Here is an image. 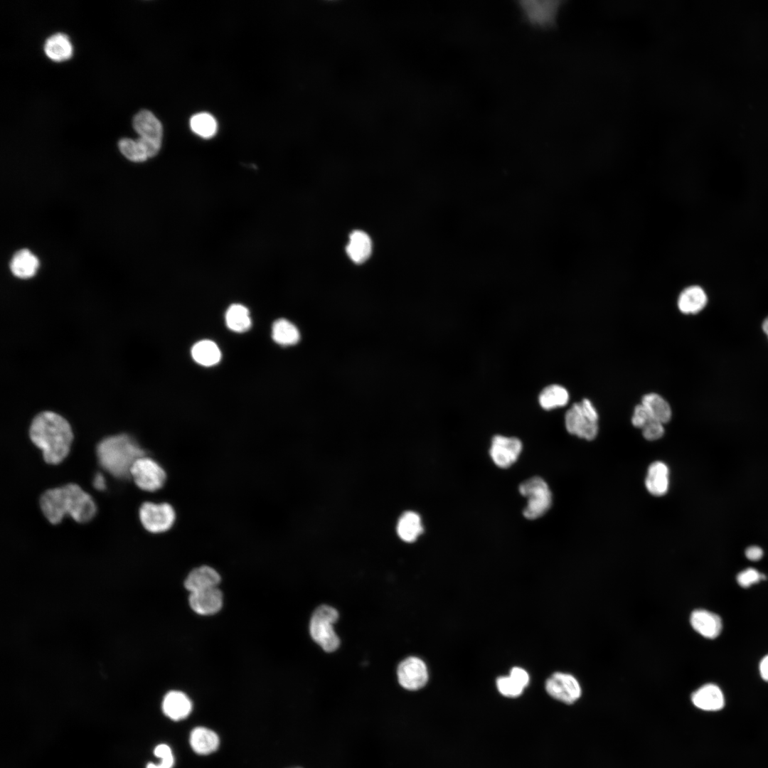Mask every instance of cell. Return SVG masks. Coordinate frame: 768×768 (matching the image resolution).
Returning <instances> with one entry per match:
<instances>
[{"mask_svg": "<svg viewBox=\"0 0 768 768\" xmlns=\"http://www.w3.org/2000/svg\"><path fill=\"white\" fill-rule=\"evenodd\" d=\"M498 691L504 696L516 698L520 695L524 688L510 676L499 677L496 681Z\"/></svg>", "mask_w": 768, "mask_h": 768, "instance_id": "cell-33", "label": "cell"}, {"mask_svg": "<svg viewBox=\"0 0 768 768\" xmlns=\"http://www.w3.org/2000/svg\"><path fill=\"white\" fill-rule=\"evenodd\" d=\"M292 768H303V767H292Z\"/></svg>", "mask_w": 768, "mask_h": 768, "instance_id": "cell-43", "label": "cell"}, {"mask_svg": "<svg viewBox=\"0 0 768 768\" xmlns=\"http://www.w3.org/2000/svg\"><path fill=\"white\" fill-rule=\"evenodd\" d=\"M191 354L196 363L205 367L218 364L222 356L218 346L209 339L201 340L194 343Z\"/></svg>", "mask_w": 768, "mask_h": 768, "instance_id": "cell-25", "label": "cell"}, {"mask_svg": "<svg viewBox=\"0 0 768 768\" xmlns=\"http://www.w3.org/2000/svg\"><path fill=\"white\" fill-rule=\"evenodd\" d=\"M693 705L699 709L707 711H715L722 709L725 699L720 688L713 683L705 684L691 695Z\"/></svg>", "mask_w": 768, "mask_h": 768, "instance_id": "cell-18", "label": "cell"}, {"mask_svg": "<svg viewBox=\"0 0 768 768\" xmlns=\"http://www.w3.org/2000/svg\"><path fill=\"white\" fill-rule=\"evenodd\" d=\"M690 622L698 633L708 639L718 636L722 627L720 617L705 609L694 610L691 613Z\"/></svg>", "mask_w": 768, "mask_h": 768, "instance_id": "cell-14", "label": "cell"}, {"mask_svg": "<svg viewBox=\"0 0 768 768\" xmlns=\"http://www.w3.org/2000/svg\"><path fill=\"white\" fill-rule=\"evenodd\" d=\"M669 483L668 466L663 462H653L648 468L645 479L647 491L654 496H663L667 493Z\"/></svg>", "mask_w": 768, "mask_h": 768, "instance_id": "cell-19", "label": "cell"}, {"mask_svg": "<svg viewBox=\"0 0 768 768\" xmlns=\"http://www.w3.org/2000/svg\"><path fill=\"white\" fill-rule=\"evenodd\" d=\"M31 442L41 450L46 464L58 465L69 455L74 439L66 419L53 411H43L31 420L28 429Z\"/></svg>", "mask_w": 768, "mask_h": 768, "instance_id": "cell-2", "label": "cell"}, {"mask_svg": "<svg viewBox=\"0 0 768 768\" xmlns=\"http://www.w3.org/2000/svg\"><path fill=\"white\" fill-rule=\"evenodd\" d=\"M745 555L749 560L757 561L762 558L763 550L758 546H750L746 549Z\"/></svg>", "mask_w": 768, "mask_h": 768, "instance_id": "cell-40", "label": "cell"}, {"mask_svg": "<svg viewBox=\"0 0 768 768\" xmlns=\"http://www.w3.org/2000/svg\"><path fill=\"white\" fill-rule=\"evenodd\" d=\"M509 676L512 677L516 682H518L524 688L528 686L529 683V675L523 668L520 667H513L510 672Z\"/></svg>", "mask_w": 768, "mask_h": 768, "instance_id": "cell-38", "label": "cell"}, {"mask_svg": "<svg viewBox=\"0 0 768 768\" xmlns=\"http://www.w3.org/2000/svg\"><path fill=\"white\" fill-rule=\"evenodd\" d=\"M338 619L337 610L328 605L319 607L311 618V636L326 652H333L339 646L340 640L333 627Z\"/></svg>", "mask_w": 768, "mask_h": 768, "instance_id": "cell-6", "label": "cell"}, {"mask_svg": "<svg viewBox=\"0 0 768 768\" xmlns=\"http://www.w3.org/2000/svg\"><path fill=\"white\" fill-rule=\"evenodd\" d=\"M423 530L420 516L413 511L404 513L398 523V534L402 540L407 543L415 541Z\"/></svg>", "mask_w": 768, "mask_h": 768, "instance_id": "cell-27", "label": "cell"}, {"mask_svg": "<svg viewBox=\"0 0 768 768\" xmlns=\"http://www.w3.org/2000/svg\"><path fill=\"white\" fill-rule=\"evenodd\" d=\"M220 582V576L214 568L203 565L189 572L184 581V587L191 593L216 587Z\"/></svg>", "mask_w": 768, "mask_h": 768, "instance_id": "cell-16", "label": "cell"}, {"mask_svg": "<svg viewBox=\"0 0 768 768\" xmlns=\"http://www.w3.org/2000/svg\"><path fill=\"white\" fill-rule=\"evenodd\" d=\"M708 302L705 291L699 286L693 285L683 289L678 299L679 310L684 314H697L706 305Z\"/></svg>", "mask_w": 768, "mask_h": 768, "instance_id": "cell-21", "label": "cell"}, {"mask_svg": "<svg viewBox=\"0 0 768 768\" xmlns=\"http://www.w3.org/2000/svg\"><path fill=\"white\" fill-rule=\"evenodd\" d=\"M520 6L527 21L542 27L555 22L560 1H520Z\"/></svg>", "mask_w": 768, "mask_h": 768, "instance_id": "cell-12", "label": "cell"}, {"mask_svg": "<svg viewBox=\"0 0 768 768\" xmlns=\"http://www.w3.org/2000/svg\"><path fill=\"white\" fill-rule=\"evenodd\" d=\"M641 404L646 407L655 420L661 423L665 424L671 420V408L659 395L656 393L645 395L642 398Z\"/></svg>", "mask_w": 768, "mask_h": 768, "instance_id": "cell-30", "label": "cell"}, {"mask_svg": "<svg viewBox=\"0 0 768 768\" xmlns=\"http://www.w3.org/2000/svg\"><path fill=\"white\" fill-rule=\"evenodd\" d=\"M522 449L523 444L518 438L497 434L491 439L489 454L497 466L506 469L518 460Z\"/></svg>", "mask_w": 768, "mask_h": 768, "instance_id": "cell-9", "label": "cell"}, {"mask_svg": "<svg viewBox=\"0 0 768 768\" xmlns=\"http://www.w3.org/2000/svg\"><path fill=\"white\" fill-rule=\"evenodd\" d=\"M95 455L105 471L117 479L130 481L133 463L146 452L135 439L122 433L102 438L96 445Z\"/></svg>", "mask_w": 768, "mask_h": 768, "instance_id": "cell-3", "label": "cell"}, {"mask_svg": "<svg viewBox=\"0 0 768 768\" xmlns=\"http://www.w3.org/2000/svg\"><path fill=\"white\" fill-rule=\"evenodd\" d=\"M372 250L371 240L368 235L361 230H355L349 236L346 252L353 262L361 264L370 257Z\"/></svg>", "mask_w": 768, "mask_h": 768, "instance_id": "cell-24", "label": "cell"}, {"mask_svg": "<svg viewBox=\"0 0 768 768\" xmlns=\"http://www.w3.org/2000/svg\"><path fill=\"white\" fill-rule=\"evenodd\" d=\"M759 673L761 677L768 682V655L765 656L759 663Z\"/></svg>", "mask_w": 768, "mask_h": 768, "instance_id": "cell-41", "label": "cell"}, {"mask_svg": "<svg viewBox=\"0 0 768 768\" xmlns=\"http://www.w3.org/2000/svg\"><path fill=\"white\" fill-rule=\"evenodd\" d=\"M397 674L400 685L410 691L423 688L428 681L426 664L415 656L403 660L398 667Z\"/></svg>", "mask_w": 768, "mask_h": 768, "instance_id": "cell-11", "label": "cell"}, {"mask_svg": "<svg viewBox=\"0 0 768 768\" xmlns=\"http://www.w3.org/2000/svg\"><path fill=\"white\" fill-rule=\"evenodd\" d=\"M189 604L191 609L198 614H214L222 607L223 594L217 587L191 592L189 596Z\"/></svg>", "mask_w": 768, "mask_h": 768, "instance_id": "cell-13", "label": "cell"}, {"mask_svg": "<svg viewBox=\"0 0 768 768\" xmlns=\"http://www.w3.org/2000/svg\"><path fill=\"white\" fill-rule=\"evenodd\" d=\"M189 742L196 753L206 755L218 749L219 737L214 731L207 727H198L191 731Z\"/></svg>", "mask_w": 768, "mask_h": 768, "instance_id": "cell-22", "label": "cell"}, {"mask_svg": "<svg viewBox=\"0 0 768 768\" xmlns=\"http://www.w3.org/2000/svg\"><path fill=\"white\" fill-rule=\"evenodd\" d=\"M118 146L120 152L131 161L139 163L149 159L138 139L122 138L119 141Z\"/></svg>", "mask_w": 768, "mask_h": 768, "instance_id": "cell-32", "label": "cell"}, {"mask_svg": "<svg viewBox=\"0 0 768 768\" xmlns=\"http://www.w3.org/2000/svg\"><path fill=\"white\" fill-rule=\"evenodd\" d=\"M545 690L551 697L566 704L575 703L582 693L577 680L570 674L560 672L553 673L547 680Z\"/></svg>", "mask_w": 768, "mask_h": 768, "instance_id": "cell-10", "label": "cell"}, {"mask_svg": "<svg viewBox=\"0 0 768 768\" xmlns=\"http://www.w3.org/2000/svg\"><path fill=\"white\" fill-rule=\"evenodd\" d=\"M569 393L562 385L553 384L546 386L538 396L540 407L546 410L561 407L567 404Z\"/></svg>", "mask_w": 768, "mask_h": 768, "instance_id": "cell-29", "label": "cell"}, {"mask_svg": "<svg viewBox=\"0 0 768 768\" xmlns=\"http://www.w3.org/2000/svg\"><path fill=\"white\" fill-rule=\"evenodd\" d=\"M225 321L227 327L236 333H244L252 326L249 309L238 303L229 306L225 314Z\"/></svg>", "mask_w": 768, "mask_h": 768, "instance_id": "cell-26", "label": "cell"}, {"mask_svg": "<svg viewBox=\"0 0 768 768\" xmlns=\"http://www.w3.org/2000/svg\"><path fill=\"white\" fill-rule=\"evenodd\" d=\"M134 484L141 490L155 492L165 484L166 473L163 466L151 457L144 456L137 459L130 469Z\"/></svg>", "mask_w": 768, "mask_h": 768, "instance_id": "cell-8", "label": "cell"}, {"mask_svg": "<svg viewBox=\"0 0 768 768\" xmlns=\"http://www.w3.org/2000/svg\"><path fill=\"white\" fill-rule=\"evenodd\" d=\"M91 484L96 491H103L107 488L105 478L100 471H97L94 474Z\"/></svg>", "mask_w": 768, "mask_h": 768, "instance_id": "cell-39", "label": "cell"}, {"mask_svg": "<svg viewBox=\"0 0 768 768\" xmlns=\"http://www.w3.org/2000/svg\"><path fill=\"white\" fill-rule=\"evenodd\" d=\"M764 578V575L759 573L757 570L747 568L737 575V581L741 587H748Z\"/></svg>", "mask_w": 768, "mask_h": 768, "instance_id": "cell-36", "label": "cell"}, {"mask_svg": "<svg viewBox=\"0 0 768 768\" xmlns=\"http://www.w3.org/2000/svg\"><path fill=\"white\" fill-rule=\"evenodd\" d=\"M132 125L139 137L161 142L163 127L158 118L150 111H139L133 118Z\"/></svg>", "mask_w": 768, "mask_h": 768, "instance_id": "cell-15", "label": "cell"}, {"mask_svg": "<svg viewBox=\"0 0 768 768\" xmlns=\"http://www.w3.org/2000/svg\"><path fill=\"white\" fill-rule=\"evenodd\" d=\"M11 273L19 279L33 277L39 267L38 257L28 249L17 251L12 257L10 265Z\"/></svg>", "mask_w": 768, "mask_h": 768, "instance_id": "cell-20", "label": "cell"}, {"mask_svg": "<svg viewBox=\"0 0 768 768\" xmlns=\"http://www.w3.org/2000/svg\"><path fill=\"white\" fill-rule=\"evenodd\" d=\"M654 419L649 411L642 404L636 406L631 418L633 425L642 428L649 421Z\"/></svg>", "mask_w": 768, "mask_h": 768, "instance_id": "cell-37", "label": "cell"}, {"mask_svg": "<svg viewBox=\"0 0 768 768\" xmlns=\"http://www.w3.org/2000/svg\"><path fill=\"white\" fill-rule=\"evenodd\" d=\"M154 754L161 759L158 764L149 763L146 768H172L174 764V758L169 746L166 744L158 745L154 751Z\"/></svg>", "mask_w": 768, "mask_h": 768, "instance_id": "cell-34", "label": "cell"}, {"mask_svg": "<svg viewBox=\"0 0 768 768\" xmlns=\"http://www.w3.org/2000/svg\"><path fill=\"white\" fill-rule=\"evenodd\" d=\"M598 414L588 399L572 405L565 415L567 431L587 440L594 439L598 432Z\"/></svg>", "mask_w": 768, "mask_h": 768, "instance_id": "cell-4", "label": "cell"}, {"mask_svg": "<svg viewBox=\"0 0 768 768\" xmlns=\"http://www.w3.org/2000/svg\"><path fill=\"white\" fill-rule=\"evenodd\" d=\"M641 430L644 438L651 441L661 438L664 434L663 424L655 419L649 421Z\"/></svg>", "mask_w": 768, "mask_h": 768, "instance_id": "cell-35", "label": "cell"}, {"mask_svg": "<svg viewBox=\"0 0 768 768\" xmlns=\"http://www.w3.org/2000/svg\"><path fill=\"white\" fill-rule=\"evenodd\" d=\"M43 48L47 57L55 62L67 60L73 53V45L68 36L62 33H55L48 38Z\"/></svg>", "mask_w": 768, "mask_h": 768, "instance_id": "cell-23", "label": "cell"}, {"mask_svg": "<svg viewBox=\"0 0 768 768\" xmlns=\"http://www.w3.org/2000/svg\"><path fill=\"white\" fill-rule=\"evenodd\" d=\"M762 329L768 337V316L764 320L762 323Z\"/></svg>", "mask_w": 768, "mask_h": 768, "instance_id": "cell-42", "label": "cell"}, {"mask_svg": "<svg viewBox=\"0 0 768 768\" xmlns=\"http://www.w3.org/2000/svg\"><path fill=\"white\" fill-rule=\"evenodd\" d=\"M519 493L527 498L523 511L525 518L535 520L548 512L552 505V492L547 482L540 476L525 480L518 486Z\"/></svg>", "mask_w": 768, "mask_h": 768, "instance_id": "cell-5", "label": "cell"}, {"mask_svg": "<svg viewBox=\"0 0 768 768\" xmlns=\"http://www.w3.org/2000/svg\"><path fill=\"white\" fill-rule=\"evenodd\" d=\"M38 504L43 516L53 526L60 524L67 516L77 523H86L96 516L97 511L90 494L75 483L44 491L40 495Z\"/></svg>", "mask_w": 768, "mask_h": 768, "instance_id": "cell-1", "label": "cell"}, {"mask_svg": "<svg viewBox=\"0 0 768 768\" xmlns=\"http://www.w3.org/2000/svg\"><path fill=\"white\" fill-rule=\"evenodd\" d=\"M162 710L170 719L179 721L188 716L192 710V703L183 692L171 690L163 699Z\"/></svg>", "mask_w": 768, "mask_h": 768, "instance_id": "cell-17", "label": "cell"}, {"mask_svg": "<svg viewBox=\"0 0 768 768\" xmlns=\"http://www.w3.org/2000/svg\"><path fill=\"white\" fill-rule=\"evenodd\" d=\"M272 338L275 343L283 346L296 344L300 334L296 326L286 319L276 320L272 326Z\"/></svg>", "mask_w": 768, "mask_h": 768, "instance_id": "cell-28", "label": "cell"}, {"mask_svg": "<svg viewBox=\"0 0 768 768\" xmlns=\"http://www.w3.org/2000/svg\"><path fill=\"white\" fill-rule=\"evenodd\" d=\"M139 519L146 531L159 534L167 532L173 527L176 513L169 503L144 501L139 508Z\"/></svg>", "mask_w": 768, "mask_h": 768, "instance_id": "cell-7", "label": "cell"}, {"mask_svg": "<svg viewBox=\"0 0 768 768\" xmlns=\"http://www.w3.org/2000/svg\"><path fill=\"white\" fill-rule=\"evenodd\" d=\"M190 127L192 131L204 139H209L215 136L217 132V122L209 113L201 112L194 114L190 119Z\"/></svg>", "mask_w": 768, "mask_h": 768, "instance_id": "cell-31", "label": "cell"}]
</instances>
